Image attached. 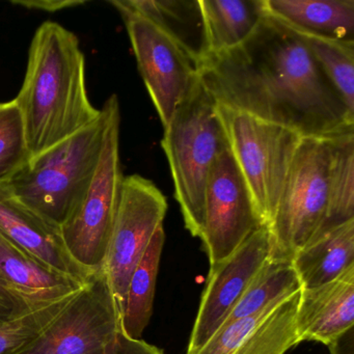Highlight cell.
Wrapping results in <instances>:
<instances>
[{
    "label": "cell",
    "instance_id": "7",
    "mask_svg": "<svg viewBox=\"0 0 354 354\" xmlns=\"http://www.w3.org/2000/svg\"><path fill=\"white\" fill-rule=\"evenodd\" d=\"M216 113L263 225L269 227L302 138L288 128L217 103Z\"/></svg>",
    "mask_w": 354,
    "mask_h": 354
},
{
    "label": "cell",
    "instance_id": "25",
    "mask_svg": "<svg viewBox=\"0 0 354 354\" xmlns=\"http://www.w3.org/2000/svg\"><path fill=\"white\" fill-rule=\"evenodd\" d=\"M32 158L24 119L15 99L0 103V183L9 180Z\"/></svg>",
    "mask_w": 354,
    "mask_h": 354
},
{
    "label": "cell",
    "instance_id": "19",
    "mask_svg": "<svg viewBox=\"0 0 354 354\" xmlns=\"http://www.w3.org/2000/svg\"><path fill=\"white\" fill-rule=\"evenodd\" d=\"M301 289L319 287L354 265V219L326 232L292 260Z\"/></svg>",
    "mask_w": 354,
    "mask_h": 354
},
{
    "label": "cell",
    "instance_id": "9",
    "mask_svg": "<svg viewBox=\"0 0 354 354\" xmlns=\"http://www.w3.org/2000/svg\"><path fill=\"white\" fill-rule=\"evenodd\" d=\"M111 3L123 18L140 75L163 128L167 127L198 77V64L154 22L126 7L122 0Z\"/></svg>",
    "mask_w": 354,
    "mask_h": 354
},
{
    "label": "cell",
    "instance_id": "21",
    "mask_svg": "<svg viewBox=\"0 0 354 354\" xmlns=\"http://www.w3.org/2000/svg\"><path fill=\"white\" fill-rule=\"evenodd\" d=\"M126 7L162 28L200 65L205 55L204 28L198 0H122Z\"/></svg>",
    "mask_w": 354,
    "mask_h": 354
},
{
    "label": "cell",
    "instance_id": "8",
    "mask_svg": "<svg viewBox=\"0 0 354 354\" xmlns=\"http://www.w3.org/2000/svg\"><path fill=\"white\" fill-rule=\"evenodd\" d=\"M121 333V313L102 268L15 354H117Z\"/></svg>",
    "mask_w": 354,
    "mask_h": 354
},
{
    "label": "cell",
    "instance_id": "1",
    "mask_svg": "<svg viewBox=\"0 0 354 354\" xmlns=\"http://www.w3.org/2000/svg\"><path fill=\"white\" fill-rule=\"evenodd\" d=\"M198 76L217 104L301 138L354 133V113L306 43L266 13L239 46L203 59Z\"/></svg>",
    "mask_w": 354,
    "mask_h": 354
},
{
    "label": "cell",
    "instance_id": "6",
    "mask_svg": "<svg viewBox=\"0 0 354 354\" xmlns=\"http://www.w3.org/2000/svg\"><path fill=\"white\" fill-rule=\"evenodd\" d=\"M103 106L107 126L96 173L82 202L61 227L72 258L92 272L104 267L125 179L120 157L121 111L117 95H111Z\"/></svg>",
    "mask_w": 354,
    "mask_h": 354
},
{
    "label": "cell",
    "instance_id": "28",
    "mask_svg": "<svg viewBox=\"0 0 354 354\" xmlns=\"http://www.w3.org/2000/svg\"><path fill=\"white\" fill-rule=\"evenodd\" d=\"M117 354H165L159 348L140 339H132L123 333L120 335Z\"/></svg>",
    "mask_w": 354,
    "mask_h": 354
},
{
    "label": "cell",
    "instance_id": "11",
    "mask_svg": "<svg viewBox=\"0 0 354 354\" xmlns=\"http://www.w3.org/2000/svg\"><path fill=\"white\" fill-rule=\"evenodd\" d=\"M167 211V198L152 181L140 175L125 177L103 267L121 316L132 272L162 227Z\"/></svg>",
    "mask_w": 354,
    "mask_h": 354
},
{
    "label": "cell",
    "instance_id": "14",
    "mask_svg": "<svg viewBox=\"0 0 354 354\" xmlns=\"http://www.w3.org/2000/svg\"><path fill=\"white\" fill-rule=\"evenodd\" d=\"M0 234L43 264L80 283H86L94 273L72 258L61 227L18 202L1 183Z\"/></svg>",
    "mask_w": 354,
    "mask_h": 354
},
{
    "label": "cell",
    "instance_id": "16",
    "mask_svg": "<svg viewBox=\"0 0 354 354\" xmlns=\"http://www.w3.org/2000/svg\"><path fill=\"white\" fill-rule=\"evenodd\" d=\"M265 13L312 36L354 42L353 0H263Z\"/></svg>",
    "mask_w": 354,
    "mask_h": 354
},
{
    "label": "cell",
    "instance_id": "4",
    "mask_svg": "<svg viewBox=\"0 0 354 354\" xmlns=\"http://www.w3.org/2000/svg\"><path fill=\"white\" fill-rule=\"evenodd\" d=\"M107 126L104 106L94 123L30 160L3 182L12 196L61 227L77 208L96 173Z\"/></svg>",
    "mask_w": 354,
    "mask_h": 354
},
{
    "label": "cell",
    "instance_id": "18",
    "mask_svg": "<svg viewBox=\"0 0 354 354\" xmlns=\"http://www.w3.org/2000/svg\"><path fill=\"white\" fill-rule=\"evenodd\" d=\"M0 277L38 302H50L77 292L84 283L43 264L0 234Z\"/></svg>",
    "mask_w": 354,
    "mask_h": 354
},
{
    "label": "cell",
    "instance_id": "23",
    "mask_svg": "<svg viewBox=\"0 0 354 354\" xmlns=\"http://www.w3.org/2000/svg\"><path fill=\"white\" fill-rule=\"evenodd\" d=\"M293 32L306 43L325 75L339 92L346 106L354 113L353 41L335 40L296 30Z\"/></svg>",
    "mask_w": 354,
    "mask_h": 354
},
{
    "label": "cell",
    "instance_id": "10",
    "mask_svg": "<svg viewBox=\"0 0 354 354\" xmlns=\"http://www.w3.org/2000/svg\"><path fill=\"white\" fill-rule=\"evenodd\" d=\"M262 227L265 225L245 180L227 147L213 162L205 190L200 239L210 267L229 258Z\"/></svg>",
    "mask_w": 354,
    "mask_h": 354
},
{
    "label": "cell",
    "instance_id": "30",
    "mask_svg": "<svg viewBox=\"0 0 354 354\" xmlns=\"http://www.w3.org/2000/svg\"></svg>",
    "mask_w": 354,
    "mask_h": 354
},
{
    "label": "cell",
    "instance_id": "5",
    "mask_svg": "<svg viewBox=\"0 0 354 354\" xmlns=\"http://www.w3.org/2000/svg\"><path fill=\"white\" fill-rule=\"evenodd\" d=\"M161 146L186 229L200 238L207 180L217 155L227 148L216 102L196 77L167 127Z\"/></svg>",
    "mask_w": 354,
    "mask_h": 354
},
{
    "label": "cell",
    "instance_id": "13",
    "mask_svg": "<svg viewBox=\"0 0 354 354\" xmlns=\"http://www.w3.org/2000/svg\"><path fill=\"white\" fill-rule=\"evenodd\" d=\"M300 291L254 315L223 325L196 354H285L299 344L296 310Z\"/></svg>",
    "mask_w": 354,
    "mask_h": 354
},
{
    "label": "cell",
    "instance_id": "12",
    "mask_svg": "<svg viewBox=\"0 0 354 354\" xmlns=\"http://www.w3.org/2000/svg\"><path fill=\"white\" fill-rule=\"evenodd\" d=\"M270 232L262 227L229 258L210 267L186 354H196L221 328L250 281L269 258Z\"/></svg>",
    "mask_w": 354,
    "mask_h": 354
},
{
    "label": "cell",
    "instance_id": "3",
    "mask_svg": "<svg viewBox=\"0 0 354 354\" xmlns=\"http://www.w3.org/2000/svg\"><path fill=\"white\" fill-rule=\"evenodd\" d=\"M32 157L94 123L101 115L88 98L86 57L73 32L53 21L39 26L15 98Z\"/></svg>",
    "mask_w": 354,
    "mask_h": 354
},
{
    "label": "cell",
    "instance_id": "29",
    "mask_svg": "<svg viewBox=\"0 0 354 354\" xmlns=\"http://www.w3.org/2000/svg\"><path fill=\"white\" fill-rule=\"evenodd\" d=\"M330 354H354V327L327 345Z\"/></svg>",
    "mask_w": 354,
    "mask_h": 354
},
{
    "label": "cell",
    "instance_id": "24",
    "mask_svg": "<svg viewBox=\"0 0 354 354\" xmlns=\"http://www.w3.org/2000/svg\"><path fill=\"white\" fill-rule=\"evenodd\" d=\"M77 292L35 306L16 318L0 321V354H15L28 345L69 304Z\"/></svg>",
    "mask_w": 354,
    "mask_h": 354
},
{
    "label": "cell",
    "instance_id": "2",
    "mask_svg": "<svg viewBox=\"0 0 354 354\" xmlns=\"http://www.w3.org/2000/svg\"><path fill=\"white\" fill-rule=\"evenodd\" d=\"M354 219V133L302 138L269 225V258L290 261L322 234Z\"/></svg>",
    "mask_w": 354,
    "mask_h": 354
},
{
    "label": "cell",
    "instance_id": "22",
    "mask_svg": "<svg viewBox=\"0 0 354 354\" xmlns=\"http://www.w3.org/2000/svg\"><path fill=\"white\" fill-rule=\"evenodd\" d=\"M300 290L301 286L292 262L268 258L252 277L223 325L254 316Z\"/></svg>",
    "mask_w": 354,
    "mask_h": 354
},
{
    "label": "cell",
    "instance_id": "17",
    "mask_svg": "<svg viewBox=\"0 0 354 354\" xmlns=\"http://www.w3.org/2000/svg\"><path fill=\"white\" fill-rule=\"evenodd\" d=\"M198 3L204 28L203 59L239 46L265 16L263 0H198Z\"/></svg>",
    "mask_w": 354,
    "mask_h": 354
},
{
    "label": "cell",
    "instance_id": "26",
    "mask_svg": "<svg viewBox=\"0 0 354 354\" xmlns=\"http://www.w3.org/2000/svg\"><path fill=\"white\" fill-rule=\"evenodd\" d=\"M47 302H38L22 294L0 277V321L10 320Z\"/></svg>",
    "mask_w": 354,
    "mask_h": 354
},
{
    "label": "cell",
    "instance_id": "27",
    "mask_svg": "<svg viewBox=\"0 0 354 354\" xmlns=\"http://www.w3.org/2000/svg\"><path fill=\"white\" fill-rule=\"evenodd\" d=\"M12 3L30 10H40V11L48 12V13H55V12L62 11L68 8L84 5L86 1H80V0H76V1L74 0H66V1L65 0H17V1H12Z\"/></svg>",
    "mask_w": 354,
    "mask_h": 354
},
{
    "label": "cell",
    "instance_id": "20",
    "mask_svg": "<svg viewBox=\"0 0 354 354\" xmlns=\"http://www.w3.org/2000/svg\"><path fill=\"white\" fill-rule=\"evenodd\" d=\"M165 240L162 225L153 236L130 277L121 316L122 333L129 339H140L152 317L157 274Z\"/></svg>",
    "mask_w": 354,
    "mask_h": 354
},
{
    "label": "cell",
    "instance_id": "15",
    "mask_svg": "<svg viewBox=\"0 0 354 354\" xmlns=\"http://www.w3.org/2000/svg\"><path fill=\"white\" fill-rule=\"evenodd\" d=\"M295 321L299 343L325 346L354 327V265L329 283L300 290Z\"/></svg>",
    "mask_w": 354,
    "mask_h": 354
}]
</instances>
